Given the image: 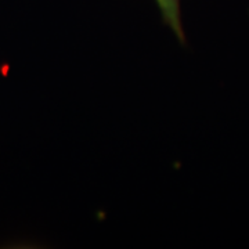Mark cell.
<instances>
[{
  "label": "cell",
  "mask_w": 249,
  "mask_h": 249,
  "mask_svg": "<svg viewBox=\"0 0 249 249\" xmlns=\"http://www.w3.org/2000/svg\"><path fill=\"white\" fill-rule=\"evenodd\" d=\"M155 1L162 14L163 22L175 32L180 43L184 45L186 36H184L183 22H181V16H180V0H155Z\"/></svg>",
  "instance_id": "obj_1"
}]
</instances>
